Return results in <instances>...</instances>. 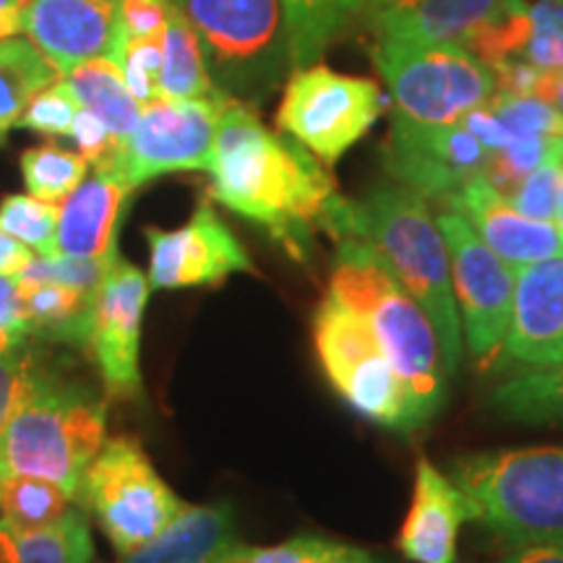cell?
<instances>
[{"label":"cell","instance_id":"obj_1","mask_svg":"<svg viewBox=\"0 0 563 563\" xmlns=\"http://www.w3.org/2000/svg\"><path fill=\"white\" fill-rule=\"evenodd\" d=\"M209 175L211 196L262 224L295 262H308L316 232L340 238L347 199L323 162L235 100L220 118Z\"/></svg>","mask_w":563,"mask_h":563},{"label":"cell","instance_id":"obj_2","mask_svg":"<svg viewBox=\"0 0 563 563\" xmlns=\"http://www.w3.org/2000/svg\"><path fill=\"white\" fill-rule=\"evenodd\" d=\"M329 295L368 323L412 397L420 426L431 422L449 394V371L426 308L412 298L386 258L361 238L336 241Z\"/></svg>","mask_w":563,"mask_h":563},{"label":"cell","instance_id":"obj_3","mask_svg":"<svg viewBox=\"0 0 563 563\" xmlns=\"http://www.w3.org/2000/svg\"><path fill=\"white\" fill-rule=\"evenodd\" d=\"M342 238L371 243L415 300L431 316L449 376L462 365V319L452 285V262L443 232L426 196L399 186H378L363 201H347Z\"/></svg>","mask_w":563,"mask_h":563},{"label":"cell","instance_id":"obj_4","mask_svg":"<svg viewBox=\"0 0 563 563\" xmlns=\"http://www.w3.org/2000/svg\"><path fill=\"white\" fill-rule=\"evenodd\" d=\"M449 477L467 498L470 519L496 538L514 548L563 545V446L464 454Z\"/></svg>","mask_w":563,"mask_h":563},{"label":"cell","instance_id":"obj_5","mask_svg":"<svg viewBox=\"0 0 563 563\" xmlns=\"http://www.w3.org/2000/svg\"><path fill=\"white\" fill-rule=\"evenodd\" d=\"M104 435L108 405L89 386L51 371L0 433V477H42L76 501L84 473L108 441Z\"/></svg>","mask_w":563,"mask_h":563},{"label":"cell","instance_id":"obj_6","mask_svg":"<svg viewBox=\"0 0 563 563\" xmlns=\"http://www.w3.org/2000/svg\"><path fill=\"white\" fill-rule=\"evenodd\" d=\"M378 74L389 84L394 115L418 125H452L496 91L493 70L454 45L378 37Z\"/></svg>","mask_w":563,"mask_h":563},{"label":"cell","instance_id":"obj_7","mask_svg":"<svg viewBox=\"0 0 563 563\" xmlns=\"http://www.w3.org/2000/svg\"><path fill=\"white\" fill-rule=\"evenodd\" d=\"M76 501L97 519L118 555L157 538L186 506L131 435L104 441L81 477Z\"/></svg>","mask_w":563,"mask_h":563},{"label":"cell","instance_id":"obj_8","mask_svg":"<svg viewBox=\"0 0 563 563\" xmlns=\"http://www.w3.org/2000/svg\"><path fill=\"white\" fill-rule=\"evenodd\" d=\"M313 342L329 382L352 410L391 431L420 428L412 397L361 316L327 295L313 316Z\"/></svg>","mask_w":563,"mask_h":563},{"label":"cell","instance_id":"obj_9","mask_svg":"<svg viewBox=\"0 0 563 563\" xmlns=\"http://www.w3.org/2000/svg\"><path fill=\"white\" fill-rule=\"evenodd\" d=\"M382 110L384 95L376 81L313 63L295 70L287 81L277 125L332 167L371 131Z\"/></svg>","mask_w":563,"mask_h":563},{"label":"cell","instance_id":"obj_10","mask_svg":"<svg viewBox=\"0 0 563 563\" xmlns=\"http://www.w3.org/2000/svg\"><path fill=\"white\" fill-rule=\"evenodd\" d=\"M199 34L203 58L232 89L274 81L287 58L282 0H173ZM290 60V58H287Z\"/></svg>","mask_w":563,"mask_h":563},{"label":"cell","instance_id":"obj_11","mask_svg":"<svg viewBox=\"0 0 563 563\" xmlns=\"http://www.w3.org/2000/svg\"><path fill=\"white\" fill-rule=\"evenodd\" d=\"M452 262V285L462 319V336L481 368L501 361L514 306V269L481 241L460 211L435 217Z\"/></svg>","mask_w":563,"mask_h":563},{"label":"cell","instance_id":"obj_12","mask_svg":"<svg viewBox=\"0 0 563 563\" xmlns=\"http://www.w3.org/2000/svg\"><path fill=\"white\" fill-rule=\"evenodd\" d=\"M230 95L201 100H157L141 104V115L118 154L115 173L131 188L170 173L207 170L214 157V139Z\"/></svg>","mask_w":563,"mask_h":563},{"label":"cell","instance_id":"obj_13","mask_svg":"<svg viewBox=\"0 0 563 563\" xmlns=\"http://www.w3.org/2000/svg\"><path fill=\"white\" fill-rule=\"evenodd\" d=\"M488 150L462 123L418 125L391 118L384 141V165L399 186L420 196L449 199L485 170Z\"/></svg>","mask_w":563,"mask_h":563},{"label":"cell","instance_id":"obj_14","mask_svg":"<svg viewBox=\"0 0 563 563\" xmlns=\"http://www.w3.org/2000/svg\"><path fill=\"white\" fill-rule=\"evenodd\" d=\"M144 235L150 243L146 277L154 290L214 287L230 274L253 272L249 251L209 201H201L183 228H146Z\"/></svg>","mask_w":563,"mask_h":563},{"label":"cell","instance_id":"obj_15","mask_svg":"<svg viewBox=\"0 0 563 563\" xmlns=\"http://www.w3.org/2000/svg\"><path fill=\"white\" fill-rule=\"evenodd\" d=\"M150 290V277L139 266L118 258L95 295L89 350L112 397H141L139 347Z\"/></svg>","mask_w":563,"mask_h":563},{"label":"cell","instance_id":"obj_16","mask_svg":"<svg viewBox=\"0 0 563 563\" xmlns=\"http://www.w3.org/2000/svg\"><path fill=\"white\" fill-rule=\"evenodd\" d=\"M563 355V253L514 272V306L498 365L540 368Z\"/></svg>","mask_w":563,"mask_h":563},{"label":"cell","instance_id":"obj_17","mask_svg":"<svg viewBox=\"0 0 563 563\" xmlns=\"http://www.w3.org/2000/svg\"><path fill=\"white\" fill-rule=\"evenodd\" d=\"M446 209L460 211L481 241L511 266H527L563 253V238L553 222L532 220L496 191L483 175L467 180L446 199Z\"/></svg>","mask_w":563,"mask_h":563},{"label":"cell","instance_id":"obj_18","mask_svg":"<svg viewBox=\"0 0 563 563\" xmlns=\"http://www.w3.org/2000/svg\"><path fill=\"white\" fill-rule=\"evenodd\" d=\"M118 0H30L24 34L63 76L79 63L110 53Z\"/></svg>","mask_w":563,"mask_h":563},{"label":"cell","instance_id":"obj_19","mask_svg":"<svg viewBox=\"0 0 563 563\" xmlns=\"http://www.w3.org/2000/svg\"><path fill=\"white\" fill-rule=\"evenodd\" d=\"M519 0H384L376 11L378 34L454 45L470 53L477 37L506 16Z\"/></svg>","mask_w":563,"mask_h":563},{"label":"cell","instance_id":"obj_20","mask_svg":"<svg viewBox=\"0 0 563 563\" xmlns=\"http://www.w3.org/2000/svg\"><path fill=\"white\" fill-rule=\"evenodd\" d=\"M133 188L115 170H95L60 203L58 256L118 262V228Z\"/></svg>","mask_w":563,"mask_h":563},{"label":"cell","instance_id":"obj_21","mask_svg":"<svg viewBox=\"0 0 563 563\" xmlns=\"http://www.w3.org/2000/svg\"><path fill=\"white\" fill-rule=\"evenodd\" d=\"M470 519L464 493L422 456L415 470L412 506L399 532V551L412 563H454L456 534Z\"/></svg>","mask_w":563,"mask_h":563},{"label":"cell","instance_id":"obj_22","mask_svg":"<svg viewBox=\"0 0 563 563\" xmlns=\"http://www.w3.org/2000/svg\"><path fill=\"white\" fill-rule=\"evenodd\" d=\"M235 545V511L230 504H186L157 538L121 555V563H220Z\"/></svg>","mask_w":563,"mask_h":563},{"label":"cell","instance_id":"obj_23","mask_svg":"<svg viewBox=\"0 0 563 563\" xmlns=\"http://www.w3.org/2000/svg\"><path fill=\"white\" fill-rule=\"evenodd\" d=\"M60 79L74 91L76 102L95 112L104 123L118 162V154L136 129L141 115V102L131 95L129 84L123 81L121 68L108 55H102V58L79 63L76 68L66 70Z\"/></svg>","mask_w":563,"mask_h":563},{"label":"cell","instance_id":"obj_24","mask_svg":"<svg viewBox=\"0 0 563 563\" xmlns=\"http://www.w3.org/2000/svg\"><path fill=\"white\" fill-rule=\"evenodd\" d=\"M24 298L30 334L63 344L89 347L95 295L53 279L16 277Z\"/></svg>","mask_w":563,"mask_h":563},{"label":"cell","instance_id":"obj_25","mask_svg":"<svg viewBox=\"0 0 563 563\" xmlns=\"http://www.w3.org/2000/svg\"><path fill=\"white\" fill-rule=\"evenodd\" d=\"M95 540L81 506L42 530H19L0 517V563H91Z\"/></svg>","mask_w":563,"mask_h":563},{"label":"cell","instance_id":"obj_26","mask_svg":"<svg viewBox=\"0 0 563 563\" xmlns=\"http://www.w3.org/2000/svg\"><path fill=\"white\" fill-rule=\"evenodd\" d=\"M382 3L384 0H282L287 58L295 68L313 66L357 13Z\"/></svg>","mask_w":563,"mask_h":563},{"label":"cell","instance_id":"obj_27","mask_svg":"<svg viewBox=\"0 0 563 563\" xmlns=\"http://www.w3.org/2000/svg\"><path fill=\"white\" fill-rule=\"evenodd\" d=\"M224 91L211 81L207 58H203L199 34L191 21L183 16L178 5L170 3L167 26L162 34V68H159V97L167 100H201Z\"/></svg>","mask_w":563,"mask_h":563},{"label":"cell","instance_id":"obj_28","mask_svg":"<svg viewBox=\"0 0 563 563\" xmlns=\"http://www.w3.org/2000/svg\"><path fill=\"white\" fill-rule=\"evenodd\" d=\"M490 407L527 426H563V355L540 368L519 371L490 394Z\"/></svg>","mask_w":563,"mask_h":563},{"label":"cell","instance_id":"obj_29","mask_svg":"<svg viewBox=\"0 0 563 563\" xmlns=\"http://www.w3.org/2000/svg\"><path fill=\"white\" fill-rule=\"evenodd\" d=\"M55 79L60 74L30 40H0V146L19 125L32 97Z\"/></svg>","mask_w":563,"mask_h":563},{"label":"cell","instance_id":"obj_30","mask_svg":"<svg viewBox=\"0 0 563 563\" xmlns=\"http://www.w3.org/2000/svg\"><path fill=\"white\" fill-rule=\"evenodd\" d=\"M74 496L60 485L30 475L0 477V511L19 530H42L68 514Z\"/></svg>","mask_w":563,"mask_h":563},{"label":"cell","instance_id":"obj_31","mask_svg":"<svg viewBox=\"0 0 563 563\" xmlns=\"http://www.w3.org/2000/svg\"><path fill=\"white\" fill-rule=\"evenodd\" d=\"M89 162L79 152H68L63 146L42 144L21 154V175L24 186L34 199L63 203L76 188L87 180Z\"/></svg>","mask_w":563,"mask_h":563},{"label":"cell","instance_id":"obj_32","mask_svg":"<svg viewBox=\"0 0 563 563\" xmlns=\"http://www.w3.org/2000/svg\"><path fill=\"white\" fill-rule=\"evenodd\" d=\"M58 203L34 199V196L13 194L0 201V230L9 232L37 256H58Z\"/></svg>","mask_w":563,"mask_h":563},{"label":"cell","instance_id":"obj_33","mask_svg":"<svg viewBox=\"0 0 563 563\" xmlns=\"http://www.w3.org/2000/svg\"><path fill=\"white\" fill-rule=\"evenodd\" d=\"M553 141L548 136H514L506 146L488 152L485 159L483 178L496 188L498 194L509 196L522 186V180L532 170H538L540 165L548 159V154L553 150Z\"/></svg>","mask_w":563,"mask_h":563},{"label":"cell","instance_id":"obj_34","mask_svg":"<svg viewBox=\"0 0 563 563\" xmlns=\"http://www.w3.org/2000/svg\"><path fill=\"white\" fill-rule=\"evenodd\" d=\"M350 545L319 534H298L279 545H241L230 548L220 563H336Z\"/></svg>","mask_w":563,"mask_h":563},{"label":"cell","instance_id":"obj_35","mask_svg":"<svg viewBox=\"0 0 563 563\" xmlns=\"http://www.w3.org/2000/svg\"><path fill=\"white\" fill-rule=\"evenodd\" d=\"M493 115L509 129L514 136H548L563 139V115L538 97H517L493 91L485 102Z\"/></svg>","mask_w":563,"mask_h":563},{"label":"cell","instance_id":"obj_36","mask_svg":"<svg viewBox=\"0 0 563 563\" xmlns=\"http://www.w3.org/2000/svg\"><path fill=\"white\" fill-rule=\"evenodd\" d=\"M561 157H563V139L553 141V150L538 170H532L522 180V186L509 196V201L522 214L540 222H553L555 201H559V183H561Z\"/></svg>","mask_w":563,"mask_h":563},{"label":"cell","instance_id":"obj_37","mask_svg":"<svg viewBox=\"0 0 563 563\" xmlns=\"http://www.w3.org/2000/svg\"><path fill=\"white\" fill-rule=\"evenodd\" d=\"M76 112H79V102H76L74 91L68 89V84L63 79H55L32 97L19 125L21 129L45 133V136H70Z\"/></svg>","mask_w":563,"mask_h":563},{"label":"cell","instance_id":"obj_38","mask_svg":"<svg viewBox=\"0 0 563 563\" xmlns=\"http://www.w3.org/2000/svg\"><path fill=\"white\" fill-rule=\"evenodd\" d=\"M47 373L51 368H45L30 352H19V347L0 355V433Z\"/></svg>","mask_w":563,"mask_h":563},{"label":"cell","instance_id":"obj_39","mask_svg":"<svg viewBox=\"0 0 563 563\" xmlns=\"http://www.w3.org/2000/svg\"><path fill=\"white\" fill-rule=\"evenodd\" d=\"M173 0H118V30L123 40L162 37Z\"/></svg>","mask_w":563,"mask_h":563},{"label":"cell","instance_id":"obj_40","mask_svg":"<svg viewBox=\"0 0 563 563\" xmlns=\"http://www.w3.org/2000/svg\"><path fill=\"white\" fill-rule=\"evenodd\" d=\"M70 139L79 144V154L87 157V162L95 170H115V152H112L108 129H104V123L95 115V112L81 108V104L74 118Z\"/></svg>","mask_w":563,"mask_h":563},{"label":"cell","instance_id":"obj_41","mask_svg":"<svg viewBox=\"0 0 563 563\" xmlns=\"http://www.w3.org/2000/svg\"><path fill=\"white\" fill-rule=\"evenodd\" d=\"M0 327L9 329L11 334L26 340L30 336V323L24 313V298L16 277H0Z\"/></svg>","mask_w":563,"mask_h":563},{"label":"cell","instance_id":"obj_42","mask_svg":"<svg viewBox=\"0 0 563 563\" xmlns=\"http://www.w3.org/2000/svg\"><path fill=\"white\" fill-rule=\"evenodd\" d=\"M34 256L37 253L32 249H26L24 243H19L9 232L0 230V277H19L32 264Z\"/></svg>","mask_w":563,"mask_h":563},{"label":"cell","instance_id":"obj_43","mask_svg":"<svg viewBox=\"0 0 563 563\" xmlns=\"http://www.w3.org/2000/svg\"><path fill=\"white\" fill-rule=\"evenodd\" d=\"M532 97L548 102L563 115V66H540Z\"/></svg>","mask_w":563,"mask_h":563},{"label":"cell","instance_id":"obj_44","mask_svg":"<svg viewBox=\"0 0 563 563\" xmlns=\"http://www.w3.org/2000/svg\"><path fill=\"white\" fill-rule=\"evenodd\" d=\"M30 0H0V40L19 37L24 32V16Z\"/></svg>","mask_w":563,"mask_h":563},{"label":"cell","instance_id":"obj_45","mask_svg":"<svg viewBox=\"0 0 563 563\" xmlns=\"http://www.w3.org/2000/svg\"><path fill=\"white\" fill-rule=\"evenodd\" d=\"M504 563H563V545H522L506 555Z\"/></svg>","mask_w":563,"mask_h":563},{"label":"cell","instance_id":"obj_46","mask_svg":"<svg viewBox=\"0 0 563 563\" xmlns=\"http://www.w3.org/2000/svg\"><path fill=\"white\" fill-rule=\"evenodd\" d=\"M534 66H563V30L548 42L543 51L538 53V58L532 60Z\"/></svg>","mask_w":563,"mask_h":563},{"label":"cell","instance_id":"obj_47","mask_svg":"<svg viewBox=\"0 0 563 563\" xmlns=\"http://www.w3.org/2000/svg\"><path fill=\"white\" fill-rule=\"evenodd\" d=\"M336 563H384V561H378L376 555L361 551V548H350V551L344 553Z\"/></svg>","mask_w":563,"mask_h":563},{"label":"cell","instance_id":"obj_48","mask_svg":"<svg viewBox=\"0 0 563 563\" xmlns=\"http://www.w3.org/2000/svg\"><path fill=\"white\" fill-rule=\"evenodd\" d=\"M21 344H24V340H21V336L11 334L9 329L0 327V355H5V352H13L16 347H21Z\"/></svg>","mask_w":563,"mask_h":563},{"label":"cell","instance_id":"obj_49","mask_svg":"<svg viewBox=\"0 0 563 563\" xmlns=\"http://www.w3.org/2000/svg\"><path fill=\"white\" fill-rule=\"evenodd\" d=\"M553 224H555V228H559L561 238H563V157H561V183H559V201H555Z\"/></svg>","mask_w":563,"mask_h":563},{"label":"cell","instance_id":"obj_50","mask_svg":"<svg viewBox=\"0 0 563 563\" xmlns=\"http://www.w3.org/2000/svg\"><path fill=\"white\" fill-rule=\"evenodd\" d=\"M561 3H563V0H561Z\"/></svg>","mask_w":563,"mask_h":563}]
</instances>
